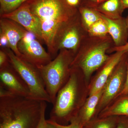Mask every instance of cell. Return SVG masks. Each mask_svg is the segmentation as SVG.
I'll return each mask as SVG.
<instances>
[{
    "mask_svg": "<svg viewBox=\"0 0 128 128\" xmlns=\"http://www.w3.org/2000/svg\"><path fill=\"white\" fill-rule=\"evenodd\" d=\"M26 3L40 21L48 52L52 58L55 57L54 43L57 31L63 24L79 14L78 9L70 6L66 0H29Z\"/></svg>",
    "mask_w": 128,
    "mask_h": 128,
    "instance_id": "cell-1",
    "label": "cell"
},
{
    "mask_svg": "<svg viewBox=\"0 0 128 128\" xmlns=\"http://www.w3.org/2000/svg\"><path fill=\"white\" fill-rule=\"evenodd\" d=\"M88 85L82 72L71 67L70 78L57 93L49 120L62 125L68 124L89 96Z\"/></svg>",
    "mask_w": 128,
    "mask_h": 128,
    "instance_id": "cell-2",
    "label": "cell"
},
{
    "mask_svg": "<svg viewBox=\"0 0 128 128\" xmlns=\"http://www.w3.org/2000/svg\"><path fill=\"white\" fill-rule=\"evenodd\" d=\"M42 102L16 95L0 96V128H36Z\"/></svg>",
    "mask_w": 128,
    "mask_h": 128,
    "instance_id": "cell-3",
    "label": "cell"
},
{
    "mask_svg": "<svg viewBox=\"0 0 128 128\" xmlns=\"http://www.w3.org/2000/svg\"><path fill=\"white\" fill-rule=\"evenodd\" d=\"M114 46L109 34L104 36H88L75 54L71 67L80 69L89 84L93 74L108 59V50Z\"/></svg>",
    "mask_w": 128,
    "mask_h": 128,
    "instance_id": "cell-4",
    "label": "cell"
},
{
    "mask_svg": "<svg viewBox=\"0 0 128 128\" xmlns=\"http://www.w3.org/2000/svg\"><path fill=\"white\" fill-rule=\"evenodd\" d=\"M74 55L71 51L62 50L49 63L37 67L52 105L58 92L70 78L71 65Z\"/></svg>",
    "mask_w": 128,
    "mask_h": 128,
    "instance_id": "cell-5",
    "label": "cell"
},
{
    "mask_svg": "<svg viewBox=\"0 0 128 128\" xmlns=\"http://www.w3.org/2000/svg\"><path fill=\"white\" fill-rule=\"evenodd\" d=\"M2 49L7 54L12 66L27 85L32 98L51 103L43 80L36 66L19 58L9 48Z\"/></svg>",
    "mask_w": 128,
    "mask_h": 128,
    "instance_id": "cell-6",
    "label": "cell"
},
{
    "mask_svg": "<svg viewBox=\"0 0 128 128\" xmlns=\"http://www.w3.org/2000/svg\"><path fill=\"white\" fill-rule=\"evenodd\" d=\"M88 35V32L82 25L79 13L63 24L57 31L54 43L55 57L62 50H70L75 54Z\"/></svg>",
    "mask_w": 128,
    "mask_h": 128,
    "instance_id": "cell-7",
    "label": "cell"
},
{
    "mask_svg": "<svg viewBox=\"0 0 128 128\" xmlns=\"http://www.w3.org/2000/svg\"><path fill=\"white\" fill-rule=\"evenodd\" d=\"M128 62L126 52L114 68L103 88V93L96 108V118L102 110L119 96L122 91L126 81Z\"/></svg>",
    "mask_w": 128,
    "mask_h": 128,
    "instance_id": "cell-8",
    "label": "cell"
},
{
    "mask_svg": "<svg viewBox=\"0 0 128 128\" xmlns=\"http://www.w3.org/2000/svg\"><path fill=\"white\" fill-rule=\"evenodd\" d=\"M18 50L25 60L37 67L45 65L52 60L35 34L27 31L18 43Z\"/></svg>",
    "mask_w": 128,
    "mask_h": 128,
    "instance_id": "cell-9",
    "label": "cell"
},
{
    "mask_svg": "<svg viewBox=\"0 0 128 128\" xmlns=\"http://www.w3.org/2000/svg\"><path fill=\"white\" fill-rule=\"evenodd\" d=\"M0 93L32 98L27 85L10 62L0 68Z\"/></svg>",
    "mask_w": 128,
    "mask_h": 128,
    "instance_id": "cell-10",
    "label": "cell"
},
{
    "mask_svg": "<svg viewBox=\"0 0 128 128\" xmlns=\"http://www.w3.org/2000/svg\"><path fill=\"white\" fill-rule=\"evenodd\" d=\"M1 18L10 19L35 34L41 42H43L40 21L32 13L26 2L14 11L0 16Z\"/></svg>",
    "mask_w": 128,
    "mask_h": 128,
    "instance_id": "cell-11",
    "label": "cell"
},
{
    "mask_svg": "<svg viewBox=\"0 0 128 128\" xmlns=\"http://www.w3.org/2000/svg\"><path fill=\"white\" fill-rule=\"evenodd\" d=\"M126 52L124 51H117L110 54L108 59L98 69L88 85L89 96L103 89L114 68Z\"/></svg>",
    "mask_w": 128,
    "mask_h": 128,
    "instance_id": "cell-12",
    "label": "cell"
},
{
    "mask_svg": "<svg viewBox=\"0 0 128 128\" xmlns=\"http://www.w3.org/2000/svg\"><path fill=\"white\" fill-rule=\"evenodd\" d=\"M0 31L6 34L9 42V48L17 56L22 59L18 44L27 30L14 21L5 18L0 19Z\"/></svg>",
    "mask_w": 128,
    "mask_h": 128,
    "instance_id": "cell-13",
    "label": "cell"
},
{
    "mask_svg": "<svg viewBox=\"0 0 128 128\" xmlns=\"http://www.w3.org/2000/svg\"><path fill=\"white\" fill-rule=\"evenodd\" d=\"M108 28V34L114 43V47L118 48L125 45L128 42V30L125 18L117 19L108 18L102 14Z\"/></svg>",
    "mask_w": 128,
    "mask_h": 128,
    "instance_id": "cell-14",
    "label": "cell"
},
{
    "mask_svg": "<svg viewBox=\"0 0 128 128\" xmlns=\"http://www.w3.org/2000/svg\"><path fill=\"white\" fill-rule=\"evenodd\" d=\"M103 92L100 91L88 96L76 117L82 126L92 120L96 118V111L98 102Z\"/></svg>",
    "mask_w": 128,
    "mask_h": 128,
    "instance_id": "cell-15",
    "label": "cell"
},
{
    "mask_svg": "<svg viewBox=\"0 0 128 128\" xmlns=\"http://www.w3.org/2000/svg\"><path fill=\"white\" fill-rule=\"evenodd\" d=\"M111 116L128 117V94L120 96L102 110L98 118Z\"/></svg>",
    "mask_w": 128,
    "mask_h": 128,
    "instance_id": "cell-16",
    "label": "cell"
},
{
    "mask_svg": "<svg viewBox=\"0 0 128 128\" xmlns=\"http://www.w3.org/2000/svg\"><path fill=\"white\" fill-rule=\"evenodd\" d=\"M108 18L117 19L122 17L124 9L122 0H107L94 8Z\"/></svg>",
    "mask_w": 128,
    "mask_h": 128,
    "instance_id": "cell-17",
    "label": "cell"
},
{
    "mask_svg": "<svg viewBox=\"0 0 128 128\" xmlns=\"http://www.w3.org/2000/svg\"><path fill=\"white\" fill-rule=\"evenodd\" d=\"M78 10L82 25L88 32L92 25L102 18V14L93 8L81 6Z\"/></svg>",
    "mask_w": 128,
    "mask_h": 128,
    "instance_id": "cell-18",
    "label": "cell"
},
{
    "mask_svg": "<svg viewBox=\"0 0 128 128\" xmlns=\"http://www.w3.org/2000/svg\"><path fill=\"white\" fill-rule=\"evenodd\" d=\"M120 116L97 117L86 123L83 126V128H114Z\"/></svg>",
    "mask_w": 128,
    "mask_h": 128,
    "instance_id": "cell-19",
    "label": "cell"
},
{
    "mask_svg": "<svg viewBox=\"0 0 128 128\" xmlns=\"http://www.w3.org/2000/svg\"><path fill=\"white\" fill-rule=\"evenodd\" d=\"M29 0H0V15L14 11Z\"/></svg>",
    "mask_w": 128,
    "mask_h": 128,
    "instance_id": "cell-20",
    "label": "cell"
},
{
    "mask_svg": "<svg viewBox=\"0 0 128 128\" xmlns=\"http://www.w3.org/2000/svg\"><path fill=\"white\" fill-rule=\"evenodd\" d=\"M88 33L89 35L94 36H104L108 34V28L105 20L102 18L94 23L89 28Z\"/></svg>",
    "mask_w": 128,
    "mask_h": 128,
    "instance_id": "cell-21",
    "label": "cell"
},
{
    "mask_svg": "<svg viewBox=\"0 0 128 128\" xmlns=\"http://www.w3.org/2000/svg\"><path fill=\"white\" fill-rule=\"evenodd\" d=\"M47 121L54 125L57 128H83V126L76 116L72 118L70 121V124L67 125L60 124L50 120H47Z\"/></svg>",
    "mask_w": 128,
    "mask_h": 128,
    "instance_id": "cell-22",
    "label": "cell"
},
{
    "mask_svg": "<svg viewBox=\"0 0 128 128\" xmlns=\"http://www.w3.org/2000/svg\"><path fill=\"white\" fill-rule=\"evenodd\" d=\"M47 102H42V108L41 117L36 128H47V120L45 118V112L47 108Z\"/></svg>",
    "mask_w": 128,
    "mask_h": 128,
    "instance_id": "cell-23",
    "label": "cell"
},
{
    "mask_svg": "<svg viewBox=\"0 0 128 128\" xmlns=\"http://www.w3.org/2000/svg\"><path fill=\"white\" fill-rule=\"evenodd\" d=\"M106 0H82V6H85L94 9L101 3Z\"/></svg>",
    "mask_w": 128,
    "mask_h": 128,
    "instance_id": "cell-24",
    "label": "cell"
},
{
    "mask_svg": "<svg viewBox=\"0 0 128 128\" xmlns=\"http://www.w3.org/2000/svg\"><path fill=\"white\" fill-rule=\"evenodd\" d=\"M10 63L9 57L4 50H0V68L6 66Z\"/></svg>",
    "mask_w": 128,
    "mask_h": 128,
    "instance_id": "cell-25",
    "label": "cell"
},
{
    "mask_svg": "<svg viewBox=\"0 0 128 128\" xmlns=\"http://www.w3.org/2000/svg\"><path fill=\"white\" fill-rule=\"evenodd\" d=\"M114 128H128V117L120 116L118 124Z\"/></svg>",
    "mask_w": 128,
    "mask_h": 128,
    "instance_id": "cell-26",
    "label": "cell"
},
{
    "mask_svg": "<svg viewBox=\"0 0 128 128\" xmlns=\"http://www.w3.org/2000/svg\"><path fill=\"white\" fill-rule=\"evenodd\" d=\"M0 46L2 48H9V41L7 37L1 32H0Z\"/></svg>",
    "mask_w": 128,
    "mask_h": 128,
    "instance_id": "cell-27",
    "label": "cell"
},
{
    "mask_svg": "<svg viewBox=\"0 0 128 128\" xmlns=\"http://www.w3.org/2000/svg\"><path fill=\"white\" fill-rule=\"evenodd\" d=\"M124 51L125 52H128V42L125 45L121 47H113L111 48L108 51V54H111L117 51Z\"/></svg>",
    "mask_w": 128,
    "mask_h": 128,
    "instance_id": "cell-28",
    "label": "cell"
},
{
    "mask_svg": "<svg viewBox=\"0 0 128 128\" xmlns=\"http://www.w3.org/2000/svg\"><path fill=\"white\" fill-rule=\"evenodd\" d=\"M70 6L78 8L82 6V0H66Z\"/></svg>",
    "mask_w": 128,
    "mask_h": 128,
    "instance_id": "cell-29",
    "label": "cell"
},
{
    "mask_svg": "<svg viewBox=\"0 0 128 128\" xmlns=\"http://www.w3.org/2000/svg\"><path fill=\"white\" fill-rule=\"evenodd\" d=\"M128 62L127 65V71H126V81H125V84L122 91L119 95V96H122V95H128Z\"/></svg>",
    "mask_w": 128,
    "mask_h": 128,
    "instance_id": "cell-30",
    "label": "cell"
},
{
    "mask_svg": "<svg viewBox=\"0 0 128 128\" xmlns=\"http://www.w3.org/2000/svg\"><path fill=\"white\" fill-rule=\"evenodd\" d=\"M122 3L124 9L128 8V0H122Z\"/></svg>",
    "mask_w": 128,
    "mask_h": 128,
    "instance_id": "cell-31",
    "label": "cell"
},
{
    "mask_svg": "<svg viewBox=\"0 0 128 128\" xmlns=\"http://www.w3.org/2000/svg\"><path fill=\"white\" fill-rule=\"evenodd\" d=\"M47 128H57L54 125L47 122Z\"/></svg>",
    "mask_w": 128,
    "mask_h": 128,
    "instance_id": "cell-32",
    "label": "cell"
},
{
    "mask_svg": "<svg viewBox=\"0 0 128 128\" xmlns=\"http://www.w3.org/2000/svg\"><path fill=\"white\" fill-rule=\"evenodd\" d=\"M125 20H126V26L128 30V16H127V17L125 18Z\"/></svg>",
    "mask_w": 128,
    "mask_h": 128,
    "instance_id": "cell-33",
    "label": "cell"
},
{
    "mask_svg": "<svg viewBox=\"0 0 128 128\" xmlns=\"http://www.w3.org/2000/svg\"><path fill=\"white\" fill-rule=\"evenodd\" d=\"M127 53H128V52H127Z\"/></svg>",
    "mask_w": 128,
    "mask_h": 128,
    "instance_id": "cell-34",
    "label": "cell"
}]
</instances>
